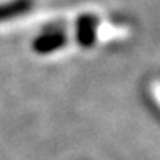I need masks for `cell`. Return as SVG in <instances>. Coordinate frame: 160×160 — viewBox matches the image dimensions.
<instances>
[{
	"instance_id": "cell-1",
	"label": "cell",
	"mask_w": 160,
	"mask_h": 160,
	"mask_svg": "<svg viewBox=\"0 0 160 160\" xmlns=\"http://www.w3.org/2000/svg\"><path fill=\"white\" fill-rule=\"evenodd\" d=\"M67 34L64 31H45L44 34L38 36L31 47H33V52L39 54H48V53H53L56 50L62 48L65 44H67Z\"/></svg>"
},
{
	"instance_id": "cell-2",
	"label": "cell",
	"mask_w": 160,
	"mask_h": 160,
	"mask_svg": "<svg viewBox=\"0 0 160 160\" xmlns=\"http://www.w3.org/2000/svg\"><path fill=\"white\" fill-rule=\"evenodd\" d=\"M98 17L93 14H82L76 22V41L81 47L89 48L97 41Z\"/></svg>"
},
{
	"instance_id": "cell-3",
	"label": "cell",
	"mask_w": 160,
	"mask_h": 160,
	"mask_svg": "<svg viewBox=\"0 0 160 160\" xmlns=\"http://www.w3.org/2000/svg\"><path fill=\"white\" fill-rule=\"evenodd\" d=\"M33 8V0H11L0 5V22L20 17Z\"/></svg>"
}]
</instances>
